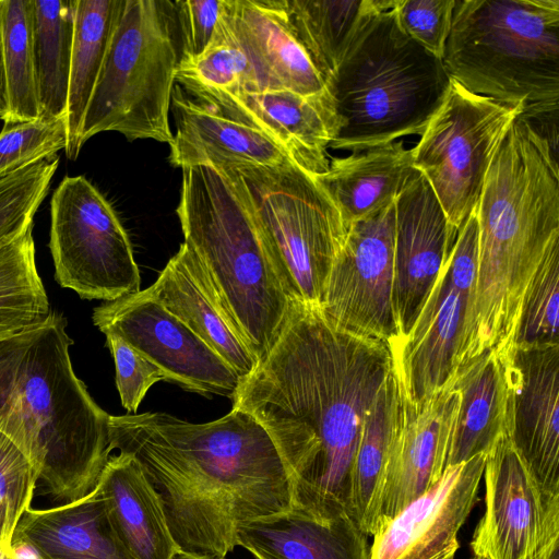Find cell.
Masks as SVG:
<instances>
[{
    "label": "cell",
    "mask_w": 559,
    "mask_h": 559,
    "mask_svg": "<svg viewBox=\"0 0 559 559\" xmlns=\"http://www.w3.org/2000/svg\"><path fill=\"white\" fill-rule=\"evenodd\" d=\"M393 368L385 343L336 326L319 306L292 302L278 338L241 380L233 407L270 435L294 508L314 516L348 509L362 421Z\"/></svg>",
    "instance_id": "obj_1"
},
{
    "label": "cell",
    "mask_w": 559,
    "mask_h": 559,
    "mask_svg": "<svg viewBox=\"0 0 559 559\" xmlns=\"http://www.w3.org/2000/svg\"><path fill=\"white\" fill-rule=\"evenodd\" d=\"M109 447L139 462L175 544L193 556L223 559L243 522L293 507L274 442L237 407L202 424L166 413L110 415Z\"/></svg>",
    "instance_id": "obj_2"
},
{
    "label": "cell",
    "mask_w": 559,
    "mask_h": 559,
    "mask_svg": "<svg viewBox=\"0 0 559 559\" xmlns=\"http://www.w3.org/2000/svg\"><path fill=\"white\" fill-rule=\"evenodd\" d=\"M558 141L522 116L511 123L486 174L475 209L477 276L457 362L514 346L527 286L559 242Z\"/></svg>",
    "instance_id": "obj_3"
},
{
    "label": "cell",
    "mask_w": 559,
    "mask_h": 559,
    "mask_svg": "<svg viewBox=\"0 0 559 559\" xmlns=\"http://www.w3.org/2000/svg\"><path fill=\"white\" fill-rule=\"evenodd\" d=\"M66 318L56 311L0 340V432L27 457L56 504L97 485L109 456V417L75 374Z\"/></svg>",
    "instance_id": "obj_4"
},
{
    "label": "cell",
    "mask_w": 559,
    "mask_h": 559,
    "mask_svg": "<svg viewBox=\"0 0 559 559\" xmlns=\"http://www.w3.org/2000/svg\"><path fill=\"white\" fill-rule=\"evenodd\" d=\"M176 212L183 243L259 362L278 338L292 301L277 281L243 193L224 167L182 168Z\"/></svg>",
    "instance_id": "obj_5"
},
{
    "label": "cell",
    "mask_w": 559,
    "mask_h": 559,
    "mask_svg": "<svg viewBox=\"0 0 559 559\" xmlns=\"http://www.w3.org/2000/svg\"><path fill=\"white\" fill-rule=\"evenodd\" d=\"M396 0H378L329 88L340 130L331 147L360 152L420 135L450 84L438 59L400 27Z\"/></svg>",
    "instance_id": "obj_6"
},
{
    "label": "cell",
    "mask_w": 559,
    "mask_h": 559,
    "mask_svg": "<svg viewBox=\"0 0 559 559\" xmlns=\"http://www.w3.org/2000/svg\"><path fill=\"white\" fill-rule=\"evenodd\" d=\"M442 62L467 91L556 123L559 0H455Z\"/></svg>",
    "instance_id": "obj_7"
},
{
    "label": "cell",
    "mask_w": 559,
    "mask_h": 559,
    "mask_svg": "<svg viewBox=\"0 0 559 559\" xmlns=\"http://www.w3.org/2000/svg\"><path fill=\"white\" fill-rule=\"evenodd\" d=\"M181 58L174 2L124 0L83 119L81 145L105 131L173 142L169 111Z\"/></svg>",
    "instance_id": "obj_8"
},
{
    "label": "cell",
    "mask_w": 559,
    "mask_h": 559,
    "mask_svg": "<svg viewBox=\"0 0 559 559\" xmlns=\"http://www.w3.org/2000/svg\"><path fill=\"white\" fill-rule=\"evenodd\" d=\"M221 167L243 193L287 298L319 306L347 231L331 198L295 163Z\"/></svg>",
    "instance_id": "obj_9"
},
{
    "label": "cell",
    "mask_w": 559,
    "mask_h": 559,
    "mask_svg": "<svg viewBox=\"0 0 559 559\" xmlns=\"http://www.w3.org/2000/svg\"><path fill=\"white\" fill-rule=\"evenodd\" d=\"M521 114V107L474 94L450 79L412 152L414 168L429 182L455 231L475 211L491 159Z\"/></svg>",
    "instance_id": "obj_10"
},
{
    "label": "cell",
    "mask_w": 559,
    "mask_h": 559,
    "mask_svg": "<svg viewBox=\"0 0 559 559\" xmlns=\"http://www.w3.org/2000/svg\"><path fill=\"white\" fill-rule=\"evenodd\" d=\"M49 249L58 284L83 299L108 302L141 290L129 236L84 176H67L53 191Z\"/></svg>",
    "instance_id": "obj_11"
},
{
    "label": "cell",
    "mask_w": 559,
    "mask_h": 559,
    "mask_svg": "<svg viewBox=\"0 0 559 559\" xmlns=\"http://www.w3.org/2000/svg\"><path fill=\"white\" fill-rule=\"evenodd\" d=\"M485 511L471 540L477 559H550L559 543V495L546 491L508 433L486 453Z\"/></svg>",
    "instance_id": "obj_12"
},
{
    "label": "cell",
    "mask_w": 559,
    "mask_h": 559,
    "mask_svg": "<svg viewBox=\"0 0 559 559\" xmlns=\"http://www.w3.org/2000/svg\"><path fill=\"white\" fill-rule=\"evenodd\" d=\"M394 202L347 227L319 308L336 326L379 340L392 349L394 320Z\"/></svg>",
    "instance_id": "obj_13"
},
{
    "label": "cell",
    "mask_w": 559,
    "mask_h": 559,
    "mask_svg": "<svg viewBox=\"0 0 559 559\" xmlns=\"http://www.w3.org/2000/svg\"><path fill=\"white\" fill-rule=\"evenodd\" d=\"M92 319L100 332L121 337L157 366L168 382L231 400L239 389V376L147 289L102 304Z\"/></svg>",
    "instance_id": "obj_14"
},
{
    "label": "cell",
    "mask_w": 559,
    "mask_h": 559,
    "mask_svg": "<svg viewBox=\"0 0 559 559\" xmlns=\"http://www.w3.org/2000/svg\"><path fill=\"white\" fill-rule=\"evenodd\" d=\"M500 360L508 436L540 486L559 495V344L515 345Z\"/></svg>",
    "instance_id": "obj_15"
},
{
    "label": "cell",
    "mask_w": 559,
    "mask_h": 559,
    "mask_svg": "<svg viewBox=\"0 0 559 559\" xmlns=\"http://www.w3.org/2000/svg\"><path fill=\"white\" fill-rule=\"evenodd\" d=\"M185 92L227 117L261 130L307 173L319 175L328 170V147L340 130L330 88L316 95L288 90Z\"/></svg>",
    "instance_id": "obj_16"
},
{
    "label": "cell",
    "mask_w": 559,
    "mask_h": 559,
    "mask_svg": "<svg viewBox=\"0 0 559 559\" xmlns=\"http://www.w3.org/2000/svg\"><path fill=\"white\" fill-rule=\"evenodd\" d=\"M394 212L392 305L399 333L396 346L412 331L457 231L419 171L395 198Z\"/></svg>",
    "instance_id": "obj_17"
},
{
    "label": "cell",
    "mask_w": 559,
    "mask_h": 559,
    "mask_svg": "<svg viewBox=\"0 0 559 559\" xmlns=\"http://www.w3.org/2000/svg\"><path fill=\"white\" fill-rule=\"evenodd\" d=\"M486 454L447 466L441 477L372 536L369 559H455L459 533L477 500Z\"/></svg>",
    "instance_id": "obj_18"
},
{
    "label": "cell",
    "mask_w": 559,
    "mask_h": 559,
    "mask_svg": "<svg viewBox=\"0 0 559 559\" xmlns=\"http://www.w3.org/2000/svg\"><path fill=\"white\" fill-rule=\"evenodd\" d=\"M459 404L460 393L449 382L418 403L401 389L378 528L441 477Z\"/></svg>",
    "instance_id": "obj_19"
},
{
    "label": "cell",
    "mask_w": 559,
    "mask_h": 559,
    "mask_svg": "<svg viewBox=\"0 0 559 559\" xmlns=\"http://www.w3.org/2000/svg\"><path fill=\"white\" fill-rule=\"evenodd\" d=\"M473 301L474 292L456 286L444 263L412 331L391 350L402 392L412 402L448 383Z\"/></svg>",
    "instance_id": "obj_20"
},
{
    "label": "cell",
    "mask_w": 559,
    "mask_h": 559,
    "mask_svg": "<svg viewBox=\"0 0 559 559\" xmlns=\"http://www.w3.org/2000/svg\"><path fill=\"white\" fill-rule=\"evenodd\" d=\"M226 23L250 63L254 91L329 90L296 33L287 0H228Z\"/></svg>",
    "instance_id": "obj_21"
},
{
    "label": "cell",
    "mask_w": 559,
    "mask_h": 559,
    "mask_svg": "<svg viewBox=\"0 0 559 559\" xmlns=\"http://www.w3.org/2000/svg\"><path fill=\"white\" fill-rule=\"evenodd\" d=\"M170 109L176 131L169 144V162L176 167L294 163L287 151L264 132L194 99L179 85L173 90Z\"/></svg>",
    "instance_id": "obj_22"
},
{
    "label": "cell",
    "mask_w": 559,
    "mask_h": 559,
    "mask_svg": "<svg viewBox=\"0 0 559 559\" xmlns=\"http://www.w3.org/2000/svg\"><path fill=\"white\" fill-rule=\"evenodd\" d=\"M146 289L215 350L241 380L253 372L258 359L236 330L197 258L183 242Z\"/></svg>",
    "instance_id": "obj_23"
},
{
    "label": "cell",
    "mask_w": 559,
    "mask_h": 559,
    "mask_svg": "<svg viewBox=\"0 0 559 559\" xmlns=\"http://www.w3.org/2000/svg\"><path fill=\"white\" fill-rule=\"evenodd\" d=\"M236 545L255 559H369L370 545L349 511L317 518L300 509L243 522Z\"/></svg>",
    "instance_id": "obj_24"
},
{
    "label": "cell",
    "mask_w": 559,
    "mask_h": 559,
    "mask_svg": "<svg viewBox=\"0 0 559 559\" xmlns=\"http://www.w3.org/2000/svg\"><path fill=\"white\" fill-rule=\"evenodd\" d=\"M13 540L32 545L44 559H135L114 528L97 487L74 502L29 509Z\"/></svg>",
    "instance_id": "obj_25"
},
{
    "label": "cell",
    "mask_w": 559,
    "mask_h": 559,
    "mask_svg": "<svg viewBox=\"0 0 559 559\" xmlns=\"http://www.w3.org/2000/svg\"><path fill=\"white\" fill-rule=\"evenodd\" d=\"M417 173L412 148L400 140L332 158L328 170L313 177L337 207L347 229L393 203Z\"/></svg>",
    "instance_id": "obj_26"
},
{
    "label": "cell",
    "mask_w": 559,
    "mask_h": 559,
    "mask_svg": "<svg viewBox=\"0 0 559 559\" xmlns=\"http://www.w3.org/2000/svg\"><path fill=\"white\" fill-rule=\"evenodd\" d=\"M96 487L114 528L135 559H171L179 550L158 497L132 455H110Z\"/></svg>",
    "instance_id": "obj_27"
},
{
    "label": "cell",
    "mask_w": 559,
    "mask_h": 559,
    "mask_svg": "<svg viewBox=\"0 0 559 559\" xmlns=\"http://www.w3.org/2000/svg\"><path fill=\"white\" fill-rule=\"evenodd\" d=\"M460 393L445 467L487 453L508 433L503 366L492 350L459 362L449 381Z\"/></svg>",
    "instance_id": "obj_28"
},
{
    "label": "cell",
    "mask_w": 559,
    "mask_h": 559,
    "mask_svg": "<svg viewBox=\"0 0 559 559\" xmlns=\"http://www.w3.org/2000/svg\"><path fill=\"white\" fill-rule=\"evenodd\" d=\"M400 397V382L393 368L365 415L352 464L348 510L367 537H372L378 528Z\"/></svg>",
    "instance_id": "obj_29"
},
{
    "label": "cell",
    "mask_w": 559,
    "mask_h": 559,
    "mask_svg": "<svg viewBox=\"0 0 559 559\" xmlns=\"http://www.w3.org/2000/svg\"><path fill=\"white\" fill-rule=\"evenodd\" d=\"M124 0H76L68 92V158L82 148L85 111L100 73Z\"/></svg>",
    "instance_id": "obj_30"
},
{
    "label": "cell",
    "mask_w": 559,
    "mask_h": 559,
    "mask_svg": "<svg viewBox=\"0 0 559 559\" xmlns=\"http://www.w3.org/2000/svg\"><path fill=\"white\" fill-rule=\"evenodd\" d=\"M33 51L40 118H66L76 0H33Z\"/></svg>",
    "instance_id": "obj_31"
},
{
    "label": "cell",
    "mask_w": 559,
    "mask_h": 559,
    "mask_svg": "<svg viewBox=\"0 0 559 559\" xmlns=\"http://www.w3.org/2000/svg\"><path fill=\"white\" fill-rule=\"evenodd\" d=\"M378 0H287L296 33L326 85Z\"/></svg>",
    "instance_id": "obj_32"
},
{
    "label": "cell",
    "mask_w": 559,
    "mask_h": 559,
    "mask_svg": "<svg viewBox=\"0 0 559 559\" xmlns=\"http://www.w3.org/2000/svg\"><path fill=\"white\" fill-rule=\"evenodd\" d=\"M33 0H0L4 127L40 118L33 51Z\"/></svg>",
    "instance_id": "obj_33"
},
{
    "label": "cell",
    "mask_w": 559,
    "mask_h": 559,
    "mask_svg": "<svg viewBox=\"0 0 559 559\" xmlns=\"http://www.w3.org/2000/svg\"><path fill=\"white\" fill-rule=\"evenodd\" d=\"M51 311L31 227L0 248V340L39 324Z\"/></svg>",
    "instance_id": "obj_34"
},
{
    "label": "cell",
    "mask_w": 559,
    "mask_h": 559,
    "mask_svg": "<svg viewBox=\"0 0 559 559\" xmlns=\"http://www.w3.org/2000/svg\"><path fill=\"white\" fill-rule=\"evenodd\" d=\"M175 82L185 91H254L252 69L229 33L226 15L221 33L203 52L180 58Z\"/></svg>",
    "instance_id": "obj_35"
},
{
    "label": "cell",
    "mask_w": 559,
    "mask_h": 559,
    "mask_svg": "<svg viewBox=\"0 0 559 559\" xmlns=\"http://www.w3.org/2000/svg\"><path fill=\"white\" fill-rule=\"evenodd\" d=\"M559 242L545 253L525 292L514 346L559 344Z\"/></svg>",
    "instance_id": "obj_36"
},
{
    "label": "cell",
    "mask_w": 559,
    "mask_h": 559,
    "mask_svg": "<svg viewBox=\"0 0 559 559\" xmlns=\"http://www.w3.org/2000/svg\"><path fill=\"white\" fill-rule=\"evenodd\" d=\"M58 165L53 155L0 178V248L34 226Z\"/></svg>",
    "instance_id": "obj_37"
},
{
    "label": "cell",
    "mask_w": 559,
    "mask_h": 559,
    "mask_svg": "<svg viewBox=\"0 0 559 559\" xmlns=\"http://www.w3.org/2000/svg\"><path fill=\"white\" fill-rule=\"evenodd\" d=\"M66 118H38L4 127L0 132V178L66 150Z\"/></svg>",
    "instance_id": "obj_38"
},
{
    "label": "cell",
    "mask_w": 559,
    "mask_h": 559,
    "mask_svg": "<svg viewBox=\"0 0 559 559\" xmlns=\"http://www.w3.org/2000/svg\"><path fill=\"white\" fill-rule=\"evenodd\" d=\"M38 476L27 457L0 432V543L12 546L15 530L32 509Z\"/></svg>",
    "instance_id": "obj_39"
},
{
    "label": "cell",
    "mask_w": 559,
    "mask_h": 559,
    "mask_svg": "<svg viewBox=\"0 0 559 559\" xmlns=\"http://www.w3.org/2000/svg\"><path fill=\"white\" fill-rule=\"evenodd\" d=\"M454 4L455 0H396L394 10L403 32L442 60Z\"/></svg>",
    "instance_id": "obj_40"
},
{
    "label": "cell",
    "mask_w": 559,
    "mask_h": 559,
    "mask_svg": "<svg viewBox=\"0 0 559 559\" xmlns=\"http://www.w3.org/2000/svg\"><path fill=\"white\" fill-rule=\"evenodd\" d=\"M116 367V385L122 406L135 413L148 389L166 381L163 371L135 348L115 334H105Z\"/></svg>",
    "instance_id": "obj_41"
},
{
    "label": "cell",
    "mask_w": 559,
    "mask_h": 559,
    "mask_svg": "<svg viewBox=\"0 0 559 559\" xmlns=\"http://www.w3.org/2000/svg\"><path fill=\"white\" fill-rule=\"evenodd\" d=\"M228 0L174 1L181 58L203 52L222 31Z\"/></svg>",
    "instance_id": "obj_42"
},
{
    "label": "cell",
    "mask_w": 559,
    "mask_h": 559,
    "mask_svg": "<svg viewBox=\"0 0 559 559\" xmlns=\"http://www.w3.org/2000/svg\"><path fill=\"white\" fill-rule=\"evenodd\" d=\"M7 114L5 103V82L3 72V57H2V34H1V17H0V120H3Z\"/></svg>",
    "instance_id": "obj_43"
},
{
    "label": "cell",
    "mask_w": 559,
    "mask_h": 559,
    "mask_svg": "<svg viewBox=\"0 0 559 559\" xmlns=\"http://www.w3.org/2000/svg\"><path fill=\"white\" fill-rule=\"evenodd\" d=\"M0 559H14L12 546H5L0 543Z\"/></svg>",
    "instance_id": "obj_44"
},
{
    "label": "cell",
    "mask_w": 559,
    "mask_h": 559,
    "mask_svg": "<svg viewBox=\"0 0 559 559\" xmlns=\"http://www.w3.org/2000/svg\"><path fill=\"white\" fill-rule=\"evenodd\" d=\"M171 559H204V558H201V557H198V556H193L191 554H188V552H185V551H181V550H178L173 557ZM225 559V558H223Z\"/></svg>",
    "instance_id": "obj_45"
},
{
    "label": "cell",
    "mask_w": 559,
    "mask_h": 559,
    "mask_svg": "<svg viewBox=\"0 0 559 559\" xmlns=\"http://www.w3.org/2000/svg\"><path fill=\"white\" fill-rule=\"evenodd\" d=\"M550 559H558V550L554 552Z\"/></svg>",
    "instance_id": "obj_46"
},
{
    "label": "cell",
    "mask_w": 559,
    "mask_h": 559,
    "mask_svg": "<svg viewBox=\"0 0 559 559\" xmlns=\"http://www.w3.org/2000/svg\"><path fill=\"white\" fill-rule=\"evenodd\" d=\"M471 559H477V558L473 557V558H471Z\"/></svg>",
    "instance_id": "obj_47"
}]
</instances>
